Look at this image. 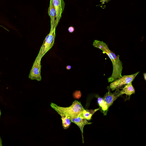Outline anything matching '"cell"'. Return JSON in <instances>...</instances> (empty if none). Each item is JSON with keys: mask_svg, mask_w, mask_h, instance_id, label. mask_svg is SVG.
Returning a JSON list of instances; mask_svg holds the SVG:
<instances>
[{"mask_svg": "<svg viewBox=\"0 0 146 146\" xmlns=\"http://www.w3.org/2000/svg\"><path fill=\"white\" fill-rule=\"evenodd\" d=\"M139 72H138L132 74L122 76L121 78L112 82L110 84V88L111 89V90L113 91L124 85L132 82Z\"/></svg>", "mask_w": 146, "mask_h": 146, "instance_id": "4", "label": "cell"}, {"mask_svg": "<svg viewBox=\"0 0 146 146\" xmlns=\"http://www.w3.org/2000/svg\"><path fill=\"white\" fill-rule=\"evenodd\" d=\"M143 75L144 76L145 79V80H146V74H145H145H143Z\"/></svg>", "mask_w": 146, "mask_h": 146, "instance_id": "19", "label": "cell"}, {"mask_svg": "<svg viewBox=\"0 0 146 146\" xmlns=\"http://www.w3.org/2000/svg\"><path fill=\"white\" fill-rule=\"evenodd\" d=\"M51 107L56 111H58L66 115L68 117L77 116L80 114L84 109L80 102L74 101L70 106L63 107L59 106L55 104L51 103Z\"/></svg>", "mask_w": 146, "mask_h": 146, "instance_id": "2", "label": "cell"}, {"mask_svg": "<svg viewBox=\"0 0 146 146\" xmlns=\"http://www.w3.org/2000/svg\"><path fill=\"white\" fill-rule=\"evenodd\" d=\"M71 67L70 65H68L66 66V68L68 70H69L71 68Z\"/></svg>", "mask_w": 146, "mask_h": 146, "instance_id": "17", "label": "cell"}, {"mask_svg": "<svg viewBox=\"0 0 146 146\" xmlns=\"http://www.w3.org/2000/svg\"><path fill=\"white\" fill-rule=\"evenodd\" d=\"M74 27L72 26H70L69 27L68 30V31L70 33H72L74 31Z\"/></svg>", "mask_w": 146, "mask_h": 146, "instance_id": "15", "label": "cell"}, {"mask_svg": "<svg viewBox=\"0 0 146 146\" xmlns=\"http://www.w3.org/2000/svg\"><path fill=\"white\" fill-rule=\"evenodd\" d=\"M81 94L80 91H76L73 94L74 97L76 98L79 99L81 96Z\"/></svg>", "mask_w": 146, "mask_h": 146, "instance_id": "14", "label": "cell"}, {"mask_svg": "<svg viewBox=\"0 0 146 146\" xmlns=\"http://www.w3.org/2000/svg\"><path fill=\"white\" fill-rule=\"evenodd\" d=\"M98 103L100 107H101L103 113L104 115H107L108 108L103 98L99 97L98 98Z\"/></svg>", "mask_w": 146, "mask_h": 146, "instance_id": "13", "label": "cell"}, {"mask_svg": "<svg viewBox=\"0 0 146 146\" xmlns=\"http://www.w3.org/2000/svg\"><path fill=\"white\" fill-rule=\"evenodd\" d=\"M40 61L41 60L36 58L29 75V78L31 80H36L38 81L41 80Z\"/></svg>", "mask_w": 146, "mask_h": 146, "instance_id": "5", "label": "cell"}, {"mask_svg": "<svg viewBox=\"0 0 146 146\" xmlns=\"http://www.w3.org/2000/svg\"><path fill=\"white\" fill-rule=\"evenodd\" d=\"M56 111L61 116L62 126L63 128L64 129H67L70 125L71 122L70 120L65 114L59 111Z\"/></svg>", "mask_w": 146, "mask_h": 146, "instance_id": "11", "label": "cell"}, {"mask_svg": "<svg viewBox=\"0 0 146 146\" xmlns=\"http://www.w3.org/2000/svg\"><path fill=\"white\" fill-rule=\"evenodd\" d=\"M134 93L135 90L132 84V82H131L126 84L123 90L120 91L119 95V96L123 94H125L127 95L130 96Z\"/></svg>", "mask_w": 146, "mask_h": 146, "instance_id": "10", "label": "cell"}, {"mask_svg": "<svg viewBox=\"0 0 146 146\" xmlns=\"http://www.w3.org/2000/svg\"><path fill=\"white\" fill-rule=\"evenodd\" d=\"M1 110H0V117L1 115Z\"/></svg>", "mask_w": 146, "mask_h": 146, "instance_id": "20", "label": "cell"}, {"mask_svg": "<svg viewBox=\"0 0 146 146\" xmlns=\"http://www.w3.org/2000/svg\"><path fill=\"white\" fill-rule=\"evenodd\" d=\"M56 12L55 27L56 28L64 11L65 3L63 0H51Z\"/></svg>", "mask_w": 146, "mask_h": 146, "instance_id": "6", "label": "cell"}, {"mask_svg": "<svg viewBox=\"0 0 146 146\" xmlns=\"http://www.w3.org/2000/svg\"><path fill=\"white\" fill-rule=\"evenodd\" d=\"M93 45L102 50L104 53H106L112 62L113 72L111 75L108 79V82H112L121 77L123 67L122 62L119 59V56L116 55L110 50L107 45L103 41L95 40L93 42Z\"/></svg>", "mask_w": 146, "mask_h": 146, "instance_id": "1", "label": "cell"}, {"mask_svg": "<svg viewBox=\"0 0 146 146\" xmlns=\"http://www.w3.org/2000/svg\"><path fill=\"white\" fill-rule=\"evenodd\" d=\"M2 146V142L1 138L0 136V146Z\"/></svg>", "mask_w": 146, "mask_h": 146, "instance_id": "18", "label": "cell"}, {"mask_svg": "<svg viewBox=\"0 0 146 146\" xmlns=\"http://www.w3.org/2000/svg\"><path fill=\"white\" fill-rule=\"evenodd\" d=\"M56 30H50V33L45 37L36 58L41 60L45 54L52 47L55 36Z\"/></svg>", "mask_w": 146, "mask_h": 146, "instance_id": "3", "label": "cell"}, {"mask_svg": "<svg viewBox=\"0 0 146 146\" xmlns=\"http://www.w3.org/2000/svg\"><path fill=\"white\" fill-rule=\"evenodd\" d=\"M68 118L70 120L71 122L76 124L80 128L82 135V142L84 143V140L83 136L84 127L85 125L91 124L92 123L88 121L84 117L82 113L76 117H68Z\"/></svg>", "mask_w": 146, "mask_h": 146, "instance_id": "7", "label": "cell"}, {"mask_svg": "<svg viewBox=\"0 0 146 146\" xmlns=\"http://www.w3.org/2000/svg\"><path fill=\"white\" fill-rule=\"evenodd\" d=\"M48 13L50 19V30H56V28L55 27V25L56 12L51 0H50V4L48 8Z\"/></svg>", "mask_w": 146, "mask_h": 146, "instance_id": "9", "label": "cell"}, {"mask_svg": "<svg viewBox=\"0 0 146 146\" xmlns=\"http://www.w3.org/2000/svg\"><path fill=\"white\" fill-rule=\"evenodd\" d=\"M107 89L108 92L104 96L103 99L109 108L112 104L113 102L119 96V94L120 91L117 89L115 92L112 93L110 91V88L108 86Z\"/></svg>", "mask_w": 146, "mask_h": 146, "instance_id": "8", "label": "cell"}, {"mask_svg": "<svg viewBox=\"0 0 146 146\" xmlns=\"http://www.w3.org/2000/svg\"><path fill=\"white\" fill-rule=\"evenodd\" d=\"M100 108L94 110H85L84 109L82 112L84 117L88 120L91 119L92 115L97 111L99 110Z\"/></svg>", "mask_w": 146, "mask_h": 146, "instance_id": "12", "label": "cell"}, {"mask_svg": "<svg viewBox=\"0 0 146 146\" xmlns=\"http://www.w3.org/2000/svg\"><path fill=\"white\" fill-rule=\"evenodd\" d=\"M108 0H100V2H101L102 4L103 5L105 2H107Z\"/></svg>", "mask_w": 146, "mask_h": 146, "instance_id": "16", "label": "cell"}]
</instances>
